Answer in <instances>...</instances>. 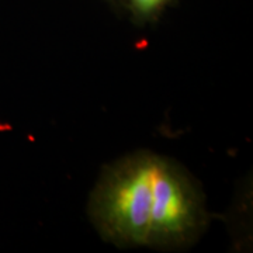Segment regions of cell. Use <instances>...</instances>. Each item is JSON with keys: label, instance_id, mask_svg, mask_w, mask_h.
Here are the masks:
<instances>
[{"label": "cell", "instance_id": "cell-1", "mask_svg": "<svg viewBox=\"0 0 253 253\" xmlns=\"http://www.w3.org/2000/svg\"><path fill=\"white\" fill-rule=\"evenodd\" d=\"M155 156L139 154L110 169L91 200L101 234L120 245H148Z\"/></svg>", "mask_w": 253, "mask_h": 253}, {"label": "cell", "instance_id": "cell-3", "mask_svg": "<svg viewBox=\"0 0 253 253\" xmlns=\"http://www.w3.org/2000/svg\"><path fill=\"white\" fill-rule=\"evenodd\" d=\"M136 11L142 14H149L158 10L166 0H131Z\"/></svg>", "mask_w": 253, "mask_h": 253}, {"label": "cell", "instance_id": "cell-2", "mask_svg": "<svg viewBox=\"0 0 253 253\" xmlns=\"http://www.w3.org/2000/svg\"><path fill=\"white\" fill-rule=\"evenodd\" d=\"M204 211L199 193L179 168L155 156L148 245L180 246L199 234Z\"/></svg>", "mask_w": 253, "mask_h": 253}]
</instances>
